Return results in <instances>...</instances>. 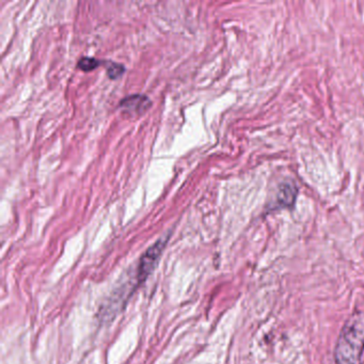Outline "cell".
Masks as SVG:
<instances>
[{
  "instance_id": "4",
  "label": "cell",
  "mask_w": 364,
  "mask_h": 364,
  "mask_svg": "<svg viewBox=\"0 0 364 364\" xmlns=\"http://www.w3.org/2000/svg\"><path fill=\"white\" fill-rule=\"evenodd\" d=\"M121 108L129 114H142L151 106L150 100L144 95H133L127 97L120 103Z\"/></svg>"
},
{
  "instance_id": "6",
  "label": "cell",
  "mask_w": 364,
  "mask_h": 364,
  "mask_svg": "<svg viewBox=\"0 0 364 364\" xmlns=\"http://www.w3.org/2000/svg\"><path fill=\"white\" fill-rule=\"evenodd\" d=\"M125 69L122 65L116 63H108L107 74L112 80H116V78L120 77L123 73H124Z\"/></svg>"
},
{
  "instance_id": "3",
  "label": "cell",
  "mask_w": 364,
  "mask_h": 364,
  "mask_svg": "<svg viewBox=\"0 0 364 364\" xmlns=\"http://www.w3.org/2000/svg\"><path fill=\"white\" fill-rule=\"evenodd\" d=\"M296 197H297V188L295 185L291 182L283 183L279 187L274 205L276 208H291L295 203Z\"/></svg>"
},
{
  "instance_id": "2",
  "label": "cell",
  "mask_w": 364,
  "mask_h": 364,
  "mask_svg": "<svg viewBox=\"0 0 364 364\" xmlns=\"http://www.w3.org/2000/svg\"><path fill=\"white\" fill-rule=\"evenodd\" d=\"M166 244H167V240L161 238L159 242H155V244L153 245L152 247H150V248L146 251V253L142 255L139 264H138L137 274H136L137 284L144 282L146 278H148L149 274L156 267L159 257H161V253H163Z\"/></svg>"
},
{
  "instance_id": "5",
  "label": "cell",
  "mask_w": 364,
  "mask_h": 364,
  "mask_svg": "<svg viewBox=\"0 0 364 364\" xmlns=\"http://www.w3.org/2000/svg\"><path fill=\"white\" fill-rule=\"evenodd\" d=\"M101 65V61L97 60V59L91 58V57H85V58L80 59L77 67L80 68L82 71L91 72L97 69V68Z\"/></svg>"
},
{
  "instance_id": "1",
  "label": "cell",
  "mask_w": 364,
  "mask_h": 364,
  "mask_svg": "<svg viewBox=\"0 0 364 364\" xmlns=\"http://www.w3.org/2000/svg\"><path fill=\"white\" fill-rule=\"evenodd\" d=\"M364 353V312L351 315L343 326L334 348L336 364H361Z\"/></svg>"
}]
</instances>
